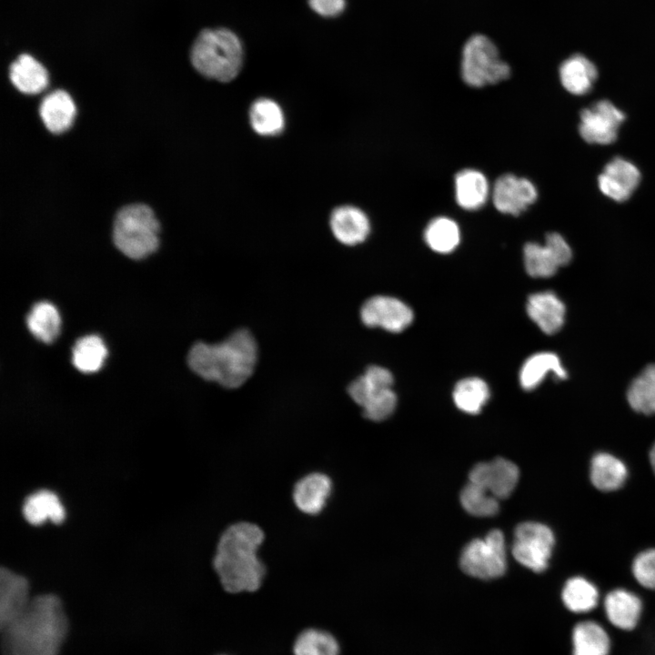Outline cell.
Wrapping results in <instances>:
<instances>
[{
  "instance_id": "23",
  "label": "cell",
  "mask_w": 655,
  "mask_h": 655,
  "mask_svg": "<svg viewBox=\"0 0 655 655\" xmlns=\"http://www.w3.org/2000/svg\"><path fill=\"white\" fill-rule=\"evenodd\" d=\"M597 76L595 65L581 55L569 57L559 67V78L563 87L576 96L589 93Z\"/></svg>"
},
{
  "instance_id": "13",
  "label": "cell",
  "mask_w": 655,
  "mask_h": 655,
  "mask_svg": "<svg viewBox=\"0 0 655 655\" xmlns=\"http://www.w3.org/2000/svg\"><path fill=\"white\" fill-rule=\"evenodd\" d=\"M519 477L518 467L503 458L475 465L469 472L472 482L498 499L509 497L516 488Z\"/></svg>"
},
{
  "instance_id": "33",
  "label": "cell",
  "mask_w": 655,
  "mask_h": 655,
  "mask_svg": "<svg viewBox=\"0 0 655 655\" xmlns=\"http://www.w3.org/2000/svg\"><path fill=\"white\" fill-rule=\"evenodd\" d=\"M424 238L428 246L435 252L448 254L459 244V227L455 221L448 217H436L427 226Z\"/></svg>"
},
{
  "instance_id": "16",
  "label": "cell",
  "mask_w": 655,
  "mask_h": 655,
  "mask_svg": "<svg viewBox=\"0 0 655 655\" xmlns=\"http://www.w3.org/2000/svg\"><path fill=\"white\" fill-rule=\"evenodd\" d=\"M31 600L27 579L3 567L0 571V627L19 616Z\"/></svg>"
},
{
  "instance_id": "12",
  "label": "cell",
  "mask_w": 655,
  "mask_h": 655,
  "mask_svg": "<svg viewBox=\"0 0 655 655\" xmlns=\"http://www.w3.org/2000/svg\"><path fill=\"white\" fill-rule=\"evenodd\" d=\"M413 311L401 300L388 296H374L364 302L360 318L368 328H381L392 333L406 329L413 321Z\"/></svg>"
},
{
  "instance_id": "22",
  "label": "cell",
  "mask_w": 655,
  "mask_h": 655,
  "mask_svg": "<svg viewBox=\"0 0 655 655\" xmlns=\"http://www.w3.org/2000/svg\"><path fill=\"white\" fill-rule=\"evenodd\" d=\"M604 608L609 620L622 630L633 629L641 613V601L634 593L617 589L605 598Z\"/></svg>"
},
{
  "instance_id": "28",
  "label": "cell",
  "mask_w": 655,
  "mask_h": 655,
  "mask_svg": "<svg viewBox=\"0 0 655 655\" xmlns=\"http://www.w3.org/2000/svg\"><path fill=\"white\" fill-rule=\"evenodd\" d=\"M26 324L35 338L44 343H52L59 334L61 317L53 304L41 301L32 307L26 317Z\"/></svg>"
},
{
  "instance_id": "34",
  "label": "cell",
  "mask_w": 655,
  "mask_h": 655,
  "mask_svg": "<svg viewBox=\"0 0 655 655\" xmlns=\"http://www.w3.org/2000/svg\"><path fill=\"white\" fill-rule=\"evenodd\" d=\"M562 600L572 612L582 613L591 610L598 604L597 588L582 577L567 580L562 590Z\"/></svg>"
},
{
  "instance_id": "36",
  "label": "cell",
  "mask_w": 655,
  "mask_h": 655,
  "mask_svg": "<svg viewBox=\"0 0 655 655\" xmlns=\"http://www.w3.org/2000/svg\"><path fill=\"white\" fill-rule=\"evenodd\" d=\"M464 509L477 517H490L499 511V499L479 486L469 482L460 492Z\"/></svg>"
},
{
  "instance_id": "39",
  "label": "cell",
  "mask_w": 655,
  "mask_h": 655,
  "mask_svg": "<svg viewBox=\"0 0 655 655\" xmlns=\"http://www.w3.org/2000/svg\"><path fill=\"white\" fill-rule=\"evenodd\" d=\"M308 5L320 16L333 18L344 12L346 0H308Z\"/></svg>"
},
{
  "instance_id": "30",
  "label": "cell",
  "mask_w": 655,
  "mask_h": 655,
  "mask_svg": "<svg viewBox=\"0 0 655 655\" xmlns=\"http://www.w3.org/2000/svg\"><path fill=\"white\" fill-rule=\"evenodd\" d=\"M107 356V348L97 335H88L79 338L72 350V362L76 368L83 373L98 371Z\"/></svg>"
},
{
  "instance_id": "9",
  "label": "cell",
  "mask_w": 655,
  "mask_h": 655,
  "mask_svg": "<svg viewBox=\"0 0 655 655\" xmlns=\"http://www.w3.org/2000/svg\"><path fill=\"white\" fill-rule=\"evenodd\" d=\"M554 541L553 532L548 526L533 521L523 522L515 529L512 555L526 568L541 572L548 568Z\"/></svg>"
},
{
  "instance_id": "37",
  "label": "cell",
  "mask_w": 655,
  "mask_h": 655,
  "mask_svg": "<svg viewBox=\"0 0 655 655\" xmlns=\"http://www.w3.org/2000/svg\"><path fill=\"white\" fill-rule=\"evenodd\" d=\"M295 655H338V645L328 633L308 630L302 632L294 646Z\"/></svg>"
},
{
  "instance_id": "8",
  "label": "cell",
  "mask_w": 655,
  "mask_h": 655,
  "mask_svg": "<svg viewBox=\"0 0 655 655\" xmlns=\"http://www.w3.org/2000/svg\"><path fill=\"white\" fill-rule=\"evenodd\" d=\"M503 533L490 530L483 539L471 540L460 556V568L469 576L490 579L502 576L507 569Z\"/></svg>"
},
{
  "instance_id": "19",
  "label": "cell",
  "mask_w": 655,
  "mask_h": 655,
  "mask_svg": "<svg viewBox=\"0 0 655 655\" xmlns=\"http://www.w3.org/2000/svg\"><path fill=\"white\" fill-rule=\"evenodd\" d=\"M529 317L546 334L559 331L565 319V306L551 291L530 295L526 306Z\"/></svg>"
},
{
  "instance_id": "14",
  "label": "cell",
  "mask_w": 655,
  "mask_h": 655,
  "mask_svg": "<svg viewBox=\"0 0 655 655\" xmlns=\"http://www.w3.org/2000/svg\"><path fill=\"white\" fill-rule=\"evenodd\" d=\"M538 197V191L531 181L512 174L499 176L495 182L492 199L501 213L518 216L531 206Z\"/></svg>"
},
{
  "instance_id": "10",
  "label": "cell",
  "mask_w": 655,
  "mask_h": 655,
  "mask_svg": "<svg viewBox=\"0 0 655 655\" xmlns=\"http://www.w3.org/2000/svg\"><path fill=\"white\" fill-rule=\"evenodd\" d=\"M524 264L527 273L533 277H552L559 267L567 265L572 251L559 233L546 236L543 245L529 242L524 247Z\"/></svg>"
},
{
  "instance_id": "11",
  "label": "cell",
  "mask_w": 655,
  "mask_h": 655,
  "mask_svg": "<svg viewBox=\"0 0 655 655\" xmlns=\"http://www.w3.org/2000/svg\"><path fill=\"white\" fill-rule=\"evenodd\" d=\"M579 132L590 144L609 145L617 139L624 113L610 101L600 100L580 113Z\"/></svg>"
},
{
  "instance_id": "7",
  "label": "cell",
  "mask_w": 655,
  "mask_h": 655,
  "mask_svg": "<svg viewBox=\"0 0 655 655\" xmlns=\"http://www.w3.org/2000/svg\"><path fill=\"white\" fill-rule=\"evenodd\" d=\"M393 383L394 378L389 370L372 365L348 385V393L362 408L365 418L382 421L393 413L397 405Z\"/></svg>"
},
{
  "instance_id": "3",
  "label": "cell",
  "mask_w": 655,
  "mask_h": 655,
  "mask_svg": "<svg viewBox=\"0 0 655 655\" xmlns=\"http://www.w3.org/2000/svg\"><path fill=\"white\" fill-rule=\"evenodd\" d=\"M263 540L262 529L249 522L233 524L223 532L213 566L225 590L255 591L261 586L266 567L257 551Z\"/></svg>"
},
{
  "instance_id": "20",
  "label": "cell",
  "mask_w": 655,
  "mask_h": 655,
  "mask_svg": "<svg viewBox=\"0 0 655 655\" xmlns=\"http://www.w3.org/2000/svg\"><path fill=\"white\" fill-rule=\"evenodd\" d=\"M39 114L50 132L60 134L71 126L76 116V106L66 91L55 90L43 99Z\"/></svg>"
},
{
  "instance_id": "24",
  "label": "cell",
  "mask_w": 655,
  "mask_h": 655,
  "mask_svg": "<svg viewBox=\"0 0 655 655\" xmlns=\"http://www.w3.org/2000/svg\"><path fill=\"white\" fill-rule=\"evenodd\" d=\"M455 197L458 206L467 210L481 207L489 196V183L486 176L474 169L458 172L454 180Z\"/></svg>"
},
{
  "instance_id": "6",
  "label": "cell",
  "mask_w": 655,
  "mask_h": 655,
  "mask_svg": "<svg viewBox=\"0 0 655 655\" xmlns=\"http://www.w3.org/2000/svg\"><path fill=\"white\" fill-rule=\"evenodd\" d=\"M509 65L501 59L494 42L476 34L463 45L460 74L463 81L473 87H482L506 80L510 76Z\"/></svg>"
},
{
  "instance_id": "40",
  "label": "cell",
  "mask_w": 655,
  "mask_h": 655,
  "mask_svg": "<svg viewBox=\"0 0 655 655\" xmlns=\"http://www.w3.org/2000/svg\"><path fill=\"white\" fill-rule=\"evenodd\" d=\"M650 462L651 468L655 473V443L653 444V446L650 451Z\"/></svg>"
},
{
  "instance_id": "31",
  "label": "cell",
  "mask_w": 655,
  "mask_h": 655,
  "mask_svg": "<svg viewBox=\"0 0 655 655\" xmlns=\"http://www.w3.org/2000/svg\"><path fill=\"white\" fill-rule=\"evenodd\" d=\"M249 119L253 129L261 136H276L285 124L281 107L268 98H260L252 104Z\"/></svg>"
},
{
  "instance_id": "1",
  "label": "cell",
  "mask_w": 655,
  "mask_h": 655,
  "mask_svg": "<svg viewBox=\"0 0 655 655\" xmlns=\"http://www.w3.org/2000/svg\"><path fill=\"white\" fill-rule=\"evenodd\" d=\"M67 626L56 596L35 597L19 616L0 627L3 655H58Z\"/></svg>"
},
{
  "instance_id": "21",
  "label": "cell",
  "mask_w": 655,
  "mask_h": 655,
  "mask_svg": "<svg viewBox=\"0 0 655 655\" xmlns=\"http://www.w3.org/2000/svg\"><path fill=\"white\" fill-rule=\"evenodd\" d=\"M9 77L20 92L28 95L38 94L48 85L46 69L28 54L20 55L10 65Z\"/></svg>"
},
{
  "instance_id": "32",
  "label": "cell",
  "mask_w": 655,
  "mask_h": 655,
  "mask_svg": "<svg viewBox=\"0 0 655 655\" xmlns=\"http://www.w3.org/2000/svg\"><path fill=\"white\" fill-rule=\"evenodd\" d=\"M489 398V386L479 378L461 379L453 390V400L457 408L472 415L479 413Z\"/></svg>"
},
{
  "instance_id": "15",
  "label": "cell",
  "mask_w": 655,
  "mask_h": 655,
  "mask_svg": "<svg viewBox=\"0 0 655 655\" xmlns=\"http://www.w3.org/2000/svg\"><path fill=\"white\" fill-rule=\"evenodd\" d=\"M640 177V172L633 163L618 156L604 166L598 177V185L606 196L623 202L631 196Z\"/></svg>"
},
{
  "instance_id": "29",
  "label": "cell",
  "mask_w": 655,
  "mask_h": 655,
  "mask_svg": "<svg viewBox=\"0 0 655 655\" xmlns=\"http://www.w3.org/2000/svg\"><path fill=\"white\" fill-rule=\"evenodd\" d=\"M573 655H608L610 639L600 625L593 621L577 624L572 634Z\"/></svg>"
},
{
  "instance_id": "38",
  "label": "cell",
  "mask_w": 655,
  "mask_h": 655,
  "mask_svg": "<svg viewBox=\"0 0 655 655\" xmlns=\"http://www.w3.org/2000/svg\"><path fill=\"white\" fill-rule=\"evenodd\" d=\"M632 572L640 585L655 590V549H646L635 558Z\"/></svg>"
},
{
  "instance_id": "25",
  "label": "cell",
  "mask_w": 655,
  "mask_h": 655,
  "mask_svg": "<svg viewBox=\"0 0 655 655\" xmlns=\"http://www.w3.org/2000/svg\"><path fill=\"white\" fill-rule=\"evenodd\" d=\"M23 515L32 525L46 521L61 523L66 517L65 508L54 492L42 489L29 495L23 505Z\"/></svg>"
},
{
  "instance_id": "2",
  "label": "cell",
  "mask_w": 655,
  "mask_h": 655,
  "mask_svg": "<svg viewBox=\"0 0 655 655\" xmlns=\"http://www.w3.org/2000/svg\"><path fill=\"white\" fill-rule=\"evenodd\" d=\"M257 345L252 333L241 328L217 344L196 343L189 350V368L202 378L226 388L241 387L252 376Z\"/></svg>"
},
{
  "instance_id": "35",
  "label": "cell",
  "mask_w": 655,
  "mask_h": 655,
  "mask_svg": "<svg viewBox=\"0 0 655 655\" xmlns=\"http://www.w3.org/2000/svg\"><path fill=\"white\" fill-rule=\"evenodd\" d=\"M627 398L635 411L646 415L655 413V365L648 366L632 381Z\"/></svg>"
},
{
  "instance_id": "18",
  "label": "cell",
  "mask_w": 655,
  "mask_h": 655,
  "mask_svg": "<svg viewBox=\"0 0 655 655\" xmlns=\"http://www.w3.org/2000/svg\"><path fill=\"white\" fill-rule=\"evenodd\" d=\"M332 489L330 478L323 473H310L300 479L293 489L297 508L308 515L318 514L326 506Z\"/></svg>"
},
{
  "instance_id": "4",
  "label": "cell",
  "mask_w": 655,
  "mask_h": 655,
  "mask_svg": "<svg viewBox=\"0 0 655 655\" xmlns=\"http://www.w3.org/2000/svg\"><path fill=\"white\" fill-rule=\"evenodd\" d=\"M243 58L239 37L227 28L202 30L190 49L194 68L202 76L220 82H229L238 75Z\"/></svg>"
},
{
  "instance_id": "17",
  "label": "cell",
  "mask_w": 655,
  "mask_h": 655,
  "mask_svg": "<svg viewBox=\"0 0 655 655\" xmlns=\"http://www.w3.org/2000/svg\"><path fill=\"white\" fill-rule=\"evenodd\" d=\"M330 228L340 243L355 246L366 240L370 232V223L367 215L359 208L343 206L332 212Z\"/></svg>"
},
{
  "instance_id": "26",
  "label": "cell",
  "mask_w": 655,
  "mask_h": 655,
  "mask_svg": "<svg viewBox=\"0 0 655 655\" xmlns=\"http://www.w3.org/2000/svg\"><path fill=\"white\" fill-rule=\"evenodd\" d=\"M590 476L596 489L613 491L624 484L628 470L620 458L610 453L600 452L591 459Z\"/></svg>"
},
{
  "instance_id": "27",
  "label": "cell",
  "mask_w": 655,
  "mask_h": 655,
  "mask_svg": "<svg viewBox=\"0 0 655 655\" xmlns=\"http://www.w3.org/2000/svg\"><path fill=\"white\" fill-rule=\"evenodd\" d=\"M549 373L554 374L559 379L567 377V372L556 354L552 352L534 354L523 363L520 368V386L525 390H532L542 382Z\"/></svg>"
},
{
  "instance_id": "5",
  "label": "cell",
  "mask_w": 655,
  "mask_h": 655,
  "mask_svg": "<svg viewBox=\"0 0 655 655\" xmlns=\"http://www.w3.org/2000/svg\"><path fill=\"white\" fill-rule=\"evenodd\" d=\"M159 223L152 209L143 204L129 205L117 213L113 229L116 247L126 257L141 259L159 244Z\"/></svg>"
}]
</instances>
